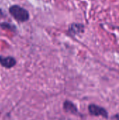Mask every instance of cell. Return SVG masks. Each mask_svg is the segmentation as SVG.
<instances>
[{
	"label": "cell",
	"mask_w": 119,
	"mask_h": 120,
	"mask_svg": "<svg viewBox=\"0 0 119 120\" xmlns=\"http://www.w3.org/2000/svg\"><path fill=\"white\" fill-rule=\"evenodd\" d=\"M88 112L90 115L94 117H102L105 119L109 118L108 111L103 107L97 105L96 104H90L88 107Z\"/></svg>",
	"instance_id": "2"
},
{
	"label": "cell",
	"mask_w": 119,
	"mask_h": 120,
	"mask_svg": "<svg viewBox=\"0 0 119 120\" xmlns=\"http://www.w3.org/2000/svg\"><path fill=\"white\" fill-rule=\"evenodd\" d=\"M0 26L4 28V29H8V30H12V27H13V25L8 24V22H3L1 24H0Z\"/></svg>",
	"instance_id": "6"
},
{
	"label": "cell",
	"mask_w": 119,
	"mask_h": 120,
	"mask_svg": "<svg viewBox=\"0 0 119 120\" xmlns=\"http://www.w3.org/2000/svg\"><path fill=\"white\" fill-rule=\"evenodd\" d=\"M85 27L81 23H72L69 27V32L72 35H77L84 32Z\"/></svg>",
	"instance_id": "5"
},
{
	"label": "cell",
	"mask_w": 119,
	"mask_h": 120,
	"mask_svg": "<svg viewBox=\"0 0 119 120\" xmlns=\"http://www.w3.org/2000/svg\"><path fill=\"white\" fill-rule=\"evenodd\" d=\"M16 60L12 56L4 57L3 56H0V65L5 68H12L16 65Z\"/></svg>",
	"instance_id": "3"
},
{
	"label": "cell",
	"mask_w": 119,
	"mask_h": 120,
	"mask_svg": "<svg viewBox=\"0 0 119 120\" xmlns=\"http://www.w3.org/2000/svg\"><path fill=\"white\" fill-rule=\"evenodd\" d=\"M9 13L18 22H26L29 18V13L19 5H13L9 8Z\"/></svg>",
	"instance_id": "1"
},
{
	"label": "cell",
	"mask_w": 119,
	"mask_h": 120,
	"mask_svg": "<svg viewBox=\"0 0 119 120\" xmlns=\"http://www.w3.org/2000/svg\"><path fill=\"white\" fill-rule=\"evenodd\" d=\"M63 109L67 113H70L72 115H79V114L76 105L73 102H72L69 100H66L63 103Z\"/></svg>",
	"instance_id": "4"
}]
</instances>
